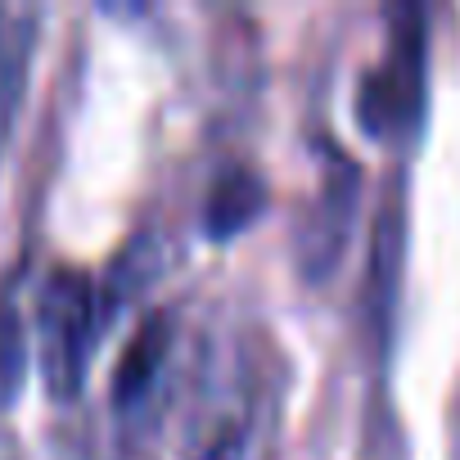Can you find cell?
Segmentation results:
<instances>
[{"mask_svg":"<svg viewBox=\"0 0 460 460\" xmlns=\"http://www.w3.org/2000/svg\"><path fill=\"white\" fill-rule=\"evenodd\" d=\"M167 348H172V325H167V312H154L127 343L122 361H118V375H113V397L118 406H131V402H145V393L154 388L163 361H167Z\"/></svg>","mask_w":460,"mask_h":460,"instance_id":"5","label":"cell"},{"mask_svg":"<svg viewBox=\"0 0 460 460\" xmlns=\"http://www.w3.org/2000/svg\"><path fill=\"white\" fill-rule=\"evenodd\" d=\"M357 208V167L339 163V172L325 181L321 203L312 208L307 226H303V258L307 271H330L343 240H348V217Z\"/></svg>","mask_w":460,"mask_h":460,"instance_id":"3","label":"cell"},{"mask_svg":"<svg viewBox=\"0 0 460 460\" xmlns=\"http://www.w3.org/2000/svg\"><path fill=\"white\" fill-rule=\"evenodd\" d=\"M424 64H429L424 14L397 10L388 46H384L379 64L361 77V91H357V118L370 136L397 140V136L415 131L420 109H424Z\"/></svg>","mask_w":460,"mask_h":460,"instance_id":"2","label":"cell"},{"mask_svg":"<svg viewBox=\"0 0 460 460\" xmlns=\"http://www.w3.org/2000/svg\"><path fill=\"white\" fill-rule=\"evenodd\" d=\"M267 203V185L253 167L235 163V167H226L217 172L208 199H203V226H208V235L212 240H230V235H240L244 226H253V217L262 212Z\"/></svg>","mask_w":460,"mask_h":460,"instance_id":"4","label":"cell"},{"mask_svg":"<svg viewBox=\"0 0 460 460\" xmlns=\"http://www.w3.org/2000/svg\"><path fill=\"white\" fill-rule=\"evenodd\" d=\"M95 339H100V303H95L91 276L77 267H55L37 303L41 370L55 397H73L82 388Z\"/></svg>","mask_w":460,"mask_h":460,"instance_id":"1","label":"cell"}]
</instances>
